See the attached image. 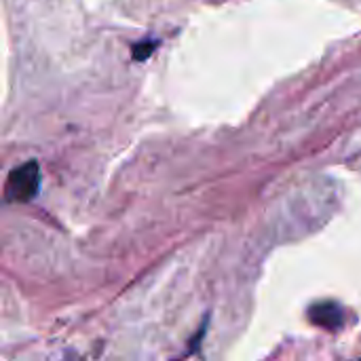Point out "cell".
Masks as SVG:
<instances>
[{"label": "cell", "instance_id": "obj_3", "mask_svg": "<svg viewBox=\"0 0 361 361\" xmlns=\"http://www.w3.org/2000/svg\"><path fill=\"white\" fill-rule=\"evenodd\" d=\"M159 42L157 40H144V42H137V44H133V59H137V61H144L152 51H154V47H157Z\"/></svg>", "mask_w": 361, "mask_h": 361}, {"label": "cell", "instance_id": "obj_1", "mask_svg": "<svg viewBox=\"0 0 361 361\" xmlns=\"http://www.w3.org/2000/svg\"><path fill=\"white\" fill-rule=\"evenodd\" d=\"M40 188V167L36 161H25L15 167L4 182V199L11 203H27L38 195Z\"/></svg>", "mask_w": 361, "mask_h": 361}, {"label": "cell", "instance_id": "obj_2", "mask_svg": "<svg viewBox=\"0 0 361 361\" xmlns=\"http://www.w3.org/2000/svg\"><path fill=\"white\" fill-rule=\"evenodd\" d=\"M309 317L317 328L330 330V332H338L347 324V311L338 302H332V300H324V302L313 305L309 309Z\"/></svg>", "mask_w": 361, "mask_h": 361}]
</instances>
